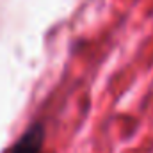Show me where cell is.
Wrapping results in <instances>:
<instances>
[{"mask_svg":"<svg viewBox=\"0 0 153 153\" xmlns=\"http://www.w3.org/2000/svg\"><path fill=\"white\" fill-rule=\"evenodd\" d=\"M41 139H43V130L39 126H34L16 143L13 153H39Z\"/></svg>","mask_w":153,"mask_h":153,"instance_id":"1","label":"cell"}]
</instances>
